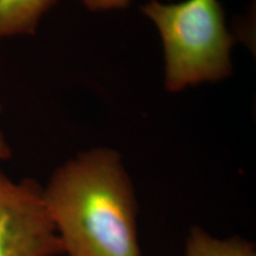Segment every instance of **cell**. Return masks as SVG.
<instances>
[{"mask_svg": "<svg viewBox=\"0 0 256 256\" xmlns=\"http://www.w3.org/2000/svg\"><path fill=\"white\" fill-rule=\"evenodd\" d=\"M44 203L66 256H142L136 188L118 151L80 152L43 188Z\"/></svg>", "mask_w": 256, "mask_h": 256, "instance_id": "obj_1", "label": "cell"}, {"mask_svg": "<svg viewBox=\"0 0 256 256\" xmlns=\"http://www.w3.org/2000/svg\"><path fill=\"white\" fill-rule=\"evenodd\" d=\"M142 12L152 22L164 49L165 90L177 94L204 83L224 81L234 72V37L220 0H150Z\"/></svg>", "mask_w": 256, "mask_h": 256, "instance_id": "obj_2", "label": "cell"}, {"mask_svg": "<svg viewBox=\"0 0 256 256\" xmlns=\"http://www.w3.org/2000/svg\"><path fill=\"white\" fill-rule=\"evenodd\" d=\"M63 249L34 179L14 182L0 170V256H60Z\"/></svg>", "mask_w": 256, "mask_h": 256, "instance_id": "obj_3", "label": "cell"}, {"mask_svg": "<svg viewBox=\"0 0 256 256\" xmlns=\"http://www.w3.org/2000/svg\"><path fill=\"white\" fill-rule=\"evenodd\" d=\"M60 0H0V40L34 36Z\"/></svg>", "mask_w": 256, "mask_h": 256, "instance_id": "obj_4", "label": "cell"}, {"mask_svg": "<svg viewBox=\"0 0 256 256\" xmlns=\"http://www.w3.org/2000/svg\"><path fill=\"white\" fill-rule=\"evenodd\" d=\"M185 256H256V249L254 243L238 236L217 238L194 226L186 238Z\"/></svg>", "mask_w": 256, "mask_h": 256, "instance_id": "obj_5", "label": "cell"}, {"mask_svg": "<svg viewBox=\"0 0 256 256\" xmlns=\"http://www.w3.org/2000/svg\"><path fill=\"white\" fill-rule=\"evenodd\" d=\"M83 6L92 12H108L126 8L132 0H80Z\"/></svg>", "mask_w": 256, "mask_h": 256, "instance_id": "obj_6", "label": "cell"}, {"mask_svg": "<svg viewBox=\"0 0 256 256\" xmlns=\"http://www.w3.org/2000/svg\"><path fill=\"white\" fill-rule=\"evenodd\" d=\"M12 156L11 147H10L8 140L4 136V133L0 130V162L8 160Z\"/></svg>", "mask_w": 256, "mask_h": 256, "instance_id": "obj_7", "label": "cell"}, {"mask_svg": "<svg viewBox=\"0 0 256 256\" xmlns=\"http://www.w3.org/2000/svg\"><path fill=\"white\" fill-rule=\"evenodd\" d=\"M0 112H2V106H0Z\"/></svg>", "mask_w": 256, "mask_h": 256, "instance_id": "obj_8", "label": "cell"}]
</instances>
